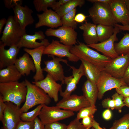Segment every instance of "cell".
<instances>
[{"instance_id": "30", "label": "cell", "mask_w": 129, "mask_h": 129, "mask_svg": "<svg viewBox=\"0 0 129 129\" xmlns=\"http://www.w3.org/2000/svg\"><path fill=\"white\" fill-rule=\"evenodd\" d=\"M114 48L119 55L129 53V33H126L119 41L114 43Z\"/></svg>"}, {"instance_id": "1", "label": "cell", "mask_w": 129, "mask_h": 129, "mask_svg": "<svg viewBox=\"0 0 129 129\" xmlns=\"http://www.w3.org/2000/svg\"><path fill=\"white\" fill-rule=\"evenodd\" d=\"M27 92L25 81L0 83V94L5 102H11L20 107L21 104L25 101Z\"/></svg>"}, {"instance_id": "23", "label": "cell", "mask_w": 129, "mask_h": 129, "mask_svg": "<svg viewBox=\"0 0 129 129\" xmlns=\"http://www.w3.org/2000/svg\"><path fill=\"white\" fill-rule=\"evenodd\" d=\"M27 53L17 59L14 65L22 75L28 76L31 72H36L33 60Z\"/></svg>"}, {"instance_id": "20", "label": "cell", "mask_w": 129, "mask_h": 129, "mask_svg": "<svg viewBox=\"0 0 129 129\" xmlns=\"http://www.w3.org/2000/svg\"><path fill=\"white\" fill-rule=\"evenodd\" d=\"M13 9L14 20L23 29H26L27 26L34 22L35 20L32 16V10L27 5L23 6L22 5H18Z\"/></svg>"}, {"instance_id": "18", "label": "cell", "mask_w": 129, "mask_h": 129, "mask_svg": "<svg viewBox=\"0 0 129 129\" xmlns=\"http://www.w3.org/2000/svg\"><path fill=\"white\" fill-rule=\"evenodd\" d=\"M109 5L116 23H120L123 26L129 25V11L125 0H113Z\"/></svg>"}, {"instance_id": "33", "label": "cell", "mask_w": 129, "mask_h": 129, "mask_svg": "<svg viewBox=\"0 0 129 129\" xmlns=\"http://www.w3.org/2000/svg\"><path fill=\"white\" fill-rule=\"evenodd\" d=\"M56 0H34L33 3L36 11L38 12H44L51 7Z\"/></svg>"}, {"instance_id": "58", "label": "cell", "mask_w": 129, "mask_h": 129, "mask_svg": "<svg viewBox=\"0 0 129 129\" xmlns=\"http://www.w3.org/2000/svg\"><path fill=\"white\" fill-rule=\"evenodd\" d=\"M127 85L128 86H129V84H128Z\"/></svg>"}, {"instance_id": "12", "label": "cell", "mask_w": 129, "mask_h": 129, "mask_svg": "<svg viewBox=\"0 0 129 129\" xmlns=\"http://www.w3.org/2000/svg\"><path fill=\"white\" fill-rule=\"evenodd\" d=\"M52 59L44 61L45 67L43 71L46 72L56 81H59L62 84H64V69L60 62H62L69 66L67 59L55 57L54 56H50Z\"/></svg>"}, {"instance_id": "7", "label": "cell", "mask_w": 129, "mask_h": 129, "mask_svg": "<svg viewBox=\"0 0 129 129\" xmlns=\"http://www.w3.org/2000/svg\"><path fill=\"white\" fill-rule=\"evenodd\" d=\"M45 34L47 36H53L59 39L60 42L66 45L72 46L77 43L78 34L75 29L62 26L57 29H47Z\"/></svg>"}, {"instance_id": "53", "label": "cell", "mask_w": 129, "mask_h": 129, "mask_svg": "<svg viewBox=\"0 0 129 129\" xmlns=\"http://www.w3.org/2000/svg\"><path fill=\"white\" fill-rule=\"evenodd\" d=\"M7 22V20L5 18H3L0 20V34L2 32L3 28L5 24H6Z\"/></svg>"}, {"instance_id": "5", "label": "cell", "mask_w": 129, "mask_h": 129, "mask_svg": "<svg viewBox=\"0 0 129 129\" xmlns=\"http://www.w3.org/2000/svg\"><path fill=\"white\" fill-rule=\"evenodd\" d=\"M88 11L89 16L93 23L114 27L115 21L109 4L94 3Z\"/></svg>"}, {"instance_id": "50", "label": "cell", "mask_w": 129, "mask_h": 129, "mask_svg": "<svg viewBox=\"0 0 129 129\" xmlns=\"http://www.w3.org/2000/svg\"><path fill=\"white\" fill-rule=\"evenodd\" d=\"M113 0H88L87 1L94 3H101L109 4Z\"/></svg>"}, {"instance_id": "31", "label": "cell", "mask_w": 129, "mask_h": 129, "mask_svg": "<svg viewBox=\"0 0 129 129\" xmlns=\"http://www.w3.org/2000/svg\"><path fill=\"white\" fill-rule=\"evenodd\" d=\"M76 11V9L75 8L61 17L63 26L71 27L74 29L77 28V24L75 20Z\"/></svg>"}, {"instance_id": "32", "label": "cell", "mask_w": 129, "mask_h": 129, "mask_svg": "<svg viewBox=\"0 0 129 129\" xmlns=\"http://www.w3.org/2000/svg\"><path fill=\"white\" fill-rule=\"evenodd\" d=\"M43 104L38 105L32 110L22 113L21 116V120L25 122L33 121L39 115Z\"/></svg>"}, {"instance_id": "17", "label": "cell", "mask_w": 129, "mask_h": 129, "mask_svg": "<svg viewBox=\"0 0 129 129\" xmlns=\"http://www.w3.org/2000/svg\"><path fill=\"white\" fill-rule=\"evenodd\" d=\"M32 83L42 89L55 102H59L58 93L62 90V84L57 82L48 74L43 80Z\"/></svg>"}, {"instance_id": "15", "label": "cell", "mask_w": 129, "mask_h": 129, "mask_svg": "<svg viewBox=\"0 0 129 129\" xmlns=\"http://www.w3.org/2000/svg\"><path fill=\"white\" fill-rule=\"evenodd\" d=\"M45 37L42 31L35 32L33 35L26 33L22 37L16 46L19 49L24 47L33 49L42 46H46L50 43Z\"/></svg>"}, {"instance_id": "8", "label": "cell", "mask_w": 129, "mask_h": 129, "mask_svg": "<svg viewBox=\"0 0 129 129\" xmlns=\"http://www.w3.org/2000/svg\"><path fill=\"white\" fill-rule=\"evenodd\" d=\"M71 46L64 45L58 40L52 39L51 43L45 47L43 55L56 56L61 58L65 57L70 61L77 62L80 59L70 53Z\"/></svg>"}, {"instance_id": "14", "label": "cell", "mask_w": 129, "mask_h": 129, "mask_svg": "<svg viewBox=\"0 0 129 129\" xmlns=\"http://www.w3.org/2000/svg\"><path fill=\"white\" fill-rule=\"evenodd\" d=\"M56 106L61 109L73 112L79 111L83 108L91 106L89 101L83 95L76 94L63 98Z\"/></svg>"}, {"instance_id": "56", "label": "cell", "mask_w": 129, "mask_h": 129, "mask_svg": "<svg viewBox=\"0 0 129 129\" xmlns=\"http://www.w3.org/2000/svg\"><path fill=\"white\" fill-rule=\"evenodd\" d=\"M91 129H95L94 128H93V127H92L91 128Z\"/></svg>"}, {"instance_id": "13", "label": "cell", "mask_w": 129, "mask_h": 129, "mask_svg": "<svg viewBox=\"0 0 129 129\" xmlns=\"http://www.w3.org/2000/svg\"><path fill=\"white\" fill-rule=\"evenodd\" d=\"M114 32L108 39L101 42L87 45L89 47L96 49L102 53L103 55L112 59H114L119 56L114 48V43L118 40L117 36L120 30L116 26L114 27Z\"/></svg>"}, {"instance_id": "38", "label": "cell", "mask_w": 129, "mask_h": 129, "mask_svg": "<svg viewBox=\"0 0 129 129\" xmlns=\"http://www.w3.org/2000/svg\"><path fill=\"white\" fill-rule=\"evenodd\" d=\"M66 129H86L76 118L72 121L67 125Z\"/></svg>"}, {"instance_id": "4", "label": "cell", "mask_w": 129, "mask_h": 129, "mask_svg": "<svg viewBox=\"0 0 129 129\" xmlns=\"http://www.w3.org/2000/svg\"><path fill=\"white\" fill-rule=\"evenodd\" d=\"M26 29L22 28L14 20L13 16H9L0 38V41L9 47L16 45L22 37L26 33Z\"/></svg>"}, {"instance_id": "57", "label": "cell", "mask_w": 129, "mask_h": 129, "mask_svg": "<svg viewBox=\"0 0 129 129\" xmlns=\"http://www.w3.org/2000/svg\"><path fill=\"white\" fill-rule=\"evenodd\" d=\"M1 129H4L3 127H2L1 128Z\"/></svg>"}, {"instance_id": "26", "label": "cell", "mask_w": 129, "mask_h": 129, "mask_svg": "<svg viewBox=\"0 0 129 129\" xmlns=\"http://www.w3.org/2000/svg\"><path fill=\"white\" fill-rule=\"evenodd\" d=\"M82 90L83 95L89 101L91 106L96 107L95 104L98 94L97 84L87 80L83 85Z\"/></svg>"}, {"instance_id": "35", "label": "cell", "mask_w": 129, "mask_h": 129, "mask_svg": "<svg viewBox=\"0 0 129 129\" xmlns=\"http://www.w3.org/2000/svg\"><path fill=\"white\" fill-rule=\"evenodd\" d=\"M97 110L96 107L91 106L84 107L78 111L76 118L80 120L85 117L94 115Z\"/></svg>"}, {"instance_id": "34", "label": "cell", "mask_w": 129, "mask_h": 129, "mask_svg": "<svg viewBox=\"0 0 129 129\" xmlns=\"http://www.w3.org/2000/svg\"><path fill=\"white\" fill-rule=\"evenodd\" d=\"M109 129H129V113L124 115L118 120H115Z\"/></svg>"}, {"instance_id": "43", "label": "cell", "mask_w": 129, "mask_h": 129, "mask_svg": "<svg viewBox=\"0 0 129 129\" xmlns=\"http://www.w3.org/2000/svg\"><path fill=\"white\" fill-rule=\"evenodd\" d=\"M5 7L8 9H12L16 5H22V0H4Z\"/></svg>"}, {"instance_id": "37", "label": "cell", "mask_w": 129, "mask_h": 129, "mask_svg": "<svg viewBox=\"0 0 129 129\" xmlns=\"http://www.w3.org/2000/svg\"><path fill=\"white\" fill-rule=\"evenodd\" d=\"M67 126L65 124L57 122L45 125L44 129H66Z\"/></svg>"}, {"instance_id": "55", "label": "cell", "mask_w": 129, "mask_h": 129, "mask_svg": "<svg viewBox=\"0 0 129 129\" xmlns=\"http://www.w3.org/2000/svg\"><path fill=\"white\" fill-rule=\"evenodd\" d=\"M125 2L127 8L129 11V0H125Z\"/></svg>"}, {"instance_id": "24", "label": "cell", "mask_w": 129, "mask_h": 129, "mask_svg": "<svg viewBox=\"0 0 129 129\" xmlns=\"http://www.w3.org/2000/svg\"><path fill=\"white\" fill-rule=\"evenodd\" d=\"M97 25L85 21L79 27L83 31L82 35L85 42L87 45L96 43L99 42L96 27Z\"/></svg>"}, {"instance_id": "22", "label": "cell", "mask_w": 129, "mask_h": 129, "mask_svg": "<svg viewBox=\"0 0 129 129\" xmlns=\"http://www.w3.org/2000/svg\"><path fill=\"white\" fill-rule=\"evenodd\" d=\"M46 47L42 46L34 49L24 48L23 49L24 51L32 57L36 69L35 74L33 77L34 81H40L44 78L41 64L42 56Z\"/></svg>"}, {"instance_id": "6", "label": "cell", "mask_w": 129, "mask_h": 129, "mask_svg": "<svg viewBox=\"0 0 129 129\" xmlns=\"http://www.w3.org/2000/svg\"><path fill=\"white\" fill-rule=\"evenodd\" d=\"M74 112L62 109L57 106L44 105L38 116L44 125L68 118L74 115Z\"/></svg>"}, {"instance_id": "39", "label": "cell", "mask_w": 129, "mask_h": 129, "mask_svg": "<svg viewBox=\"0 0 129 129\" xmlns=\"http://www.w3.org/2000/svg\"><path fill=\"white\" fill-rule=\"evenodd\" d=\"M102 107L107 109L113 110L115 109V105L114 100L110 98H105L102 102Z\"/></svg>"}, {"instance_id": "51", "label": "cell", "mask_w": 129, "mask_h": 129, "mask_svg": "<svg viewBox=\"0 0 129 129\" xmlns=\"http://www.w3.org/2000/svg\"><path fill=\"white\" fill-rule=\"evenodd\" d=\"M115 26L118 27L120 31H129V25L126 26H123L116 23Z\"/></svg>"}, {"instance_id": "29", "label": "cell", "mask_w": 129, "mask_h": 129, "mask_svg": "<svg viewBox=\"0 0 129 129\" xmlns=\"http://www.w3.org/2000/svg\"><path fill=\"white\" fill-rule=\"evenodd\" d=\"M96 30L99 42H101L109 38L113 34L114 27L99 24L97 25Z\"/></svg>"}, {"instance_id": "54", "label": "cell", "mask_w": 129, "mask_h": 129, "mask_svg": "<svg viewBox=\"0 0 129 129\" xmlns=\"http://www.w3.org/2000/svg\"><path fill=\"white\" fill-rule=\"evenodd\" d=\"M124 102L125 106L129 108V97L124 98Z\"/></svg>"}, {"instance_id": "45", "label": "cell", "mask_w": 129, "mask_h": 129, "mask_svg": "<svg viewBox=\"0 0 129 129\" xmlns=\"http://www.w3.org/2000/svg\"><path fill=\"white\" fill-rule=\"evenodd\" d=\"M69 0H59L55 2L51 7L54 11H55L64 4L68 2Z\"/></svg>"}, {"instance_id": "48", "label": "cell", "mask_w": 129, "mask_h": 129, "mask_svg": "<svg viewBox=\"0 0 129 129\" xmlns=\"http://www.w3.org/2000/svg\"><path fill=\"white\" fill-rule=\"evenodd\" d=\"M112 113L111 110L107 109L103 113L102 116L103 118L106 120H109L111 119L112 117Z\"/></svg>"}, {"instance_id": "44", "label": "cell", "mask_w": 129, "mask_h": 129, "mask_svg": "<svg viewBox=\"0 0 129 129\" xmlns=\"http://www.w3.org/2000/svg\"><path fill=\"white\" fill-rule=\"evenodd\" d=\"M6 107L5 103L4 102L2 96L0 94V120L1 122L3 119V113Z\"/></svg>"}, {"instance_id": "3", "label": "cell", "mask_w": 129, "mask_h": 129, "mask_svg": "<svg viewBox=\"0 0 129 129\" xmlns=\"http://www.w3.org/2000/svg\"><path fill=\"white\" fill-rule=\"evenodd\" d=\"M25 81L27 88V92L24 103L20 108L22 113L27 112L31 108L37 105H48L50 103L51 98L42 89L27 79Z\"/></svg>"}, {"instance_id": "2", "label": "cell", "mask_w": 129, "mask_h": 129, "mask_svg": "<svg viewBox=\"0 0 129 129\" xmlns=\"http://www.w3.org/2000/svg\"><path fill=\"white\" fill-rule=\"evenodd\" d=\"M78 44L72 46L70 52L78 57L91 63L102 71L112 59L90 48L84 43L78 41Z\"/></svg>"}, {"instance_id": "52", "label": "cell", "mask_w": 129, "mask_h": 129, "mask_svg": "<svg viewBox=\"0 0 129 129\" xmlns=\"http://www.w3.org/2000/svg\"><path fill=\"white\" fill-rule=\"evenodd\" d=\"M95 129H107L105 128H102L100 125V124L97 122L94 119L92 123V127Z\"/></svg>"}, {"instance_id": "11", "label": "cell", "mask_w": 129, "mask_h": 129, "mask_svg": "<svg viewBox=\"0 0 129 129\" xmlns=\"http://www.w3.org/2000/svg\"><path fill=\"white\" fill-rule=\"evenodd\" d=\"M6 107L1 121L4 129H15L21 121L20 107L11 102H5Z\"/></svg>"}, {"instance_id": "46", "label": "cell", "mask_w": 129, "mask_h": 129, "mask_svg": "<svg viewBox=\"0 0 129 129\" xmlns=\"http://www.w3.org/2000/svg\"><path fill=\"white\" fill-rule=\"evenodd\" d=\"M87 17L82 13H79L76 15L75 18V20L77 23H82L86 21Z\"/></svg>"}, {"instance_id": "42", "label": "cell", "mask_w": 129, "mask_h": 129, "mask_svg": "<svg viewBox=\"0 0 129 129\" xmlns=\"http://www.w3.org/2000/svg\"><path fill=\"white\" fill-rule=\"evenodd\" d=\"M116 92L122 96L124 98L129 97V86H121L115 89Z\"/></svg>"}, {"instance_id": "28", "label": "cell", "mask_w": 129, "mask_h": 129, "mask_svg": "<svg viewBox=\"0 0 129 129\" xmlns=\"http://www.w3.org/2000/svg\"><path fill=\"white\" fill-rule=\"evenodd\" d=\"M84 0H69L55 11L61 18L66 14L79 6L81 7L85 4Z\"/></svg>"}, {"instance_id": "40", "label": "cell", "mask_w": 129, "mask_h": 129, "mask_svg": "<svg viewBox=\"0 0 129 129\" xmlns=\"http://www.w3.org/2000/svg\"><path fill=\"white\" fill-rule=\"evenodd\" d=\"M81 123L86 129H90L92 127L94 118V115L89 116L82 119Z\"/></svg>"}, {"instance_id": "16", "label": "cell", "mask_w": 129, "mask_h": 129, "mask_svg": "<svg viewBox=\"0 0 129 129\" xmlns=\"http://www.w3.org/2000/svg\"><path fill=\"white\" fill-rule=\"evenodd\" d=\"M72 70V75L69 76H65L64 83L66 85L65 89L63 91H60V94L63 98H65L71 95L72 93L76 89L77 85L80 79L85 76L83 67L81 63L79 68H77L73 66H70Z\"/></svg>"}, {"instance_id": "21", "label": "cell", "mask_w": 129, "mask_h": 129, "mask_svg": "<svg viewBox=\"0 0 129 129\" xmlns=\"http://www.w3.org/2000/svg\"><path fill=\"white\" fill-rule=\"evenodd\" d=\"M5 46L0 41V69L14 64L20 49L16 45L11 46L7 49L5 48Z\"/></svg>"}, {"instance_id": "25", "label": "cell", "mask_w": 129, "mask_h": 129, "mask_svg": "<svg viewBox=\"0 0 129 129\" xmlns=\"http://www.w3.org/2000/svg\"><path fill=\"white\" fill-rule=\"evenodd\" d=\"M22 75L14 65L0 70V83L18 81Z\"/></svg>"}, {"instance_id": "49", "label": "cell", "mask_w": 129, "mask_h": 129, "mask_svg": "<svg viewBox=\"0 0 129 129\" xmlns=\"http://www.w3.org/2000/svg\"><path fill=\"white\" fill-rule=\"evenodd\" d=\"M127 85L129 84V66L126 70L122 78Z\"/></svg>"}, {"instance_id": "19", "label": "cell", "mask_w": 129, "mask_h": 129, "mask_svg": "<svg viewBox=\"0 0 129 129\" xmlns=\"http://www.w3.org/2000/svg\"><path fill=\"white\" fill-rule=\"evenodd\" d=\"M37 16L38 21L35 24L36 28L46 26L53 29L62 26L61 18L51 9H48L42 14H37Z\"/></svg>"}, {"instance_id": "36", "label": "cell", "mask_w": 129, "mask_h": 129, "mask_svg": "<svg viewBox=\"0 0 129 129\" xmlns=\"http://www.w3.org/2000/svg\"><path fill=\"white\" fill-rule=\"evenodd\" d=\"M112 97L115 102V109L117 110L119 113H121L122 108L125 106L124 102V97L117 92L113 94L112 96Z\"/></svg>"}, {"instance_id": "10", "label": "cell", "mask_w": 129, "mask_h": 129, "mask_svg": "<svg viewBox=\"0 0 129 129\" xmlns=\"http://www.w3.org/2000/svg\"><path fill=\"white\" fill-rule=\"evenodd\" d=\"M129 66V53L119 55L112 59L103 69V70L113 77L118 79L122 78Z\"/></svg>"}, {"instance_id": "9", "label": "cell", "mask_w": 129, "mask_h": 129, "mask_svg": "<svg viewBox=\"0 0 129 129\" xmlns=\"http://www.w3.org/2000/svg\"><path fill=\"white\" fill-rule=\"evenodd\" d=\"M98 90L97 98L102 99L107 91L114 88L127 85L123 78H116L104 71H102L97 83Z\"/></svg>"}, {"instance_id": "27", "label": "cell", "mask_w": 129, "mask_h": 129, "mask_svg": "<svg viewBox=\"0 0 129 129\" xmlns=\"http://www.w3.org/2000/svg\"><path fill=\"white\" fill-rule=\"evenodd\" d=\"M84 70L85 76L87 80L95 84L97 82L102 71L95 65L82 59H80Z\"/></svg>"}, {"instance_id": "41", "label": "cell", "mask_w": 129, "mask_h": 129, "mask_svg": "<svg viewBox=\"0 0 129 129\" xmlns=\"http://www.w3.org/2000/svg\"><path fill=\"white\" fill-rule=\"evenodd\" d=\"M34 121L25 122L21 121L15 129H34Z\"/></svg>"}, {"instance_id": "47", "label": "cell", "mask_w": 129, "mask_h": 129, "mask_svg": "<svg viewBox=\"0 0 129 129\" xmlns=\"http://www.w3.org/2000/svg\"><path fill=\"white\" fill-rule=\"evenodd\" d=\"M34 121V129H44V125L41 122L39 118L36 117Z\"/></svg>"}]
</instances>
